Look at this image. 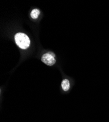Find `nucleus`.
Segmentation results:
<instances>
[{"label": "nucleus", "instance_id": "obj_1", "mask_svg": "<svg viewBox=\"0 0 109 122\" xmlns=\"http://www.w3.org/2000/svg\"><path fill=\"white\" fill-rule=\"evenodd\" d=\"M15 40L17 46L22 49H26L30 45V40L26 35L23 33L16 34Z\"/></svg>", "mask_w": 109, "mask_h": 122}, {"label": "nucleus", "instance_id": "obj_4", "mask_svg": "<svg viewBox=\"0 0 109 122\" xmlns=\"http://www.w3.org/2000/svg\"><path fill=\"white\" fill-rule=\"evenodd\" d=\"M40 14V11L38 9H33L31 12V17L32 18L35 19H37Z\"/></svg>", "mask_w": 109, "mask_h": 122}, {"label": "nucleus", "instance_id": "obj_2", "mask_svg": "<svg viewBox=\"0 0 109 122\" xmlns=\"http://www.w3.org/2000/svg\"><path fill=\"white\" fill-rule=\"evenodd\" d=\"M41 60L44 63L49 66H53L56 62L54 57L48 53L44 54L42 57Z\"/></svg>", "mask_w": 109, "mask_h": 122}, {"label": "nucleus", "instance_id": "obj_3", "mask_svg": "<svg viewBox=\"0 0 109 122\" xmlns=\"http://www.w3.org/2000/svg\"><path fill=\"white\" fill-rule=\"evenodd\" d=\"M61 86L62 89L65 91H67L70 89V83L69 81L67 79H64L61 83Z\"/></svg>", "mask_w": 109, "mask_h": 122}, {"label": "nucleus", "instance_id": "obj_5", "mask_svg": "<svg viewBox=\"0 0 109 122\" xmlns=\"http://www.w3.org/2000/svg\"><path fill=\"white\" fill-rule=\"evenodd\" d=\"M48 53H49V54H50L51 55H52V56H53L54 57H55V54H54V53H52V52H49Z\"/></svg>", "mask_w": 109, "mask_h": 122}]
</instances>
